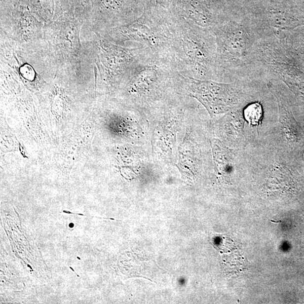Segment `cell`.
<instances>
[{
  "label": "cell",
  "instance_id": "obj_4",
  "mask_svg": "<svg viewBox=\"0 0 304 304\" xmlns=\"http://www.w3.org/2000/svg\"><path fill=\"white\" fill-rule=\"evenodd\" d=\"M183 76L193 97L201 102L211 114H221L239 106L247 97L238 83H220Z\"/></svg>",
  "mask_w": 304,
  "mask_h": 304
},
{
  "label": "cell",
  "instance_id": "obj_2",
  "mask_svg": "<svg viewBox=\"0 0 304 304\" xmlns=\"http://www.w3.org/2000/svg\"><path fill=\"white\" fill-rule=\"evenodd\" d=\"M131 47L145 48L153 58L176 71L182 53L181 26L174 13L144 10L121 30Z\"/></svg>",
  "mask_w": 304,
  "mask_h": 304
},
{
  "label": "cell",
  "instance_id": "obj_5",
  "mask_svg": "<svg viewBox=\"0 0 304 304\" xmlns=\"http://www.w3.org/2000/svg\"><path fill=\"white\" fill-rule=\"evenodd\" d=\"M263 114V108L259 103L251 104L244 113L247 121L253 125H257L261 121Z\"/></svg>",
  "mask_w": 304,
  "mask_h": 304
},
{
  "label": "cell",
  "instance_id": "obj_3",
  "mask_svg": "<svg viewBox=\"0 0 304 304\" xmlns=\"http://www.w3.org/2000/svg\"><path fill=\"white\" fill-rule=\"evenodd\" d=\"M179 19L182 53L176 71L186 77L218 81L217 43L213 32L183 18Z\"/></svg>",
  "mask_w": 304,
  "mask_h": 304
},
{
  "label": "cell",
  "instance_id": "obj_1",
  "mask_svg": "<svg viewBox=\"0 0 304 304\" xmlns=\"http://www.w3.org/2000/svg\"><path fill=\"white\" fill-rule=\"evenodd\" d=\"M211 30L217 43L218 81L265 74L256 59L259 39L247 15L231 14Z\"/></svg>",
  "mask_w": 304,
  "mask_h": 304
}]
</instances>
